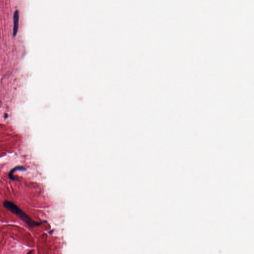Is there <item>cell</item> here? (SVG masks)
Instances as JSON below:
<instances>
[{
  "instance_id": "6da1fadb",
  "label": "cell",
  "mask_w": 254,
  "mask_h": 254,
  "mask_svg": "<svg viewBox=\"0 0 254 254\" xmlns=\"http://www.w3.org/2000/svg\"><path fill=\"white\" fill-rule=\"evenodd\" d=\"M3 206L7 210L19 217L21 220L23 221L29 228H33L41 224V223H37L34 221L26 213H24L22 209L12 202L8 201H5L3 203Z\"/></svg>"
},
{
  "instance_id": "7a4b0ae2",
  "label": "cell",
  "mask_w": 254,
  "mask_h": 254,
  "mask_svg": "<svg viewBox=\"0 0 254 254\" xmlns=\"http://www.w3.org/2000/svg\"><path fill=\"white\" fill-rule=\"evenodd\" d=\"M18 23H19V12L18 10H16L13 15V36H16L17 34L18 29Z\"/></svg>"
},
{
  "instance_id": "3957f363",
  "label": "cell",
  "mask_w": 254,
  "mask_h": 254,
  "mask_svg": "<svg viewBox=\"0 0 254 254\" xmlns=\"http://www.w3.org/2000/svg\"><path fill=\"white\" fill-rule=\"evenodd\" d=\"M26 170V168H24V167H16V168L12 169V170H11V171L10 172V173H9V178H11V179L12 180H17V178H16L15 177L13 176V173L15 172V171H24V170Z\"/></svg>"
},
{
  "instance_id": "277c9868",
  "label": "cell",
  "mask_w": 254,
  "mask_h": 254,
  "mask_svg": "<svg viewBox=\"0 0 254 254\" xmlns=\"http://www.w3.org/2000/svg\"><path fill=\"white\" fill-rule=\"evenodd\" d=\"M32 252H33L32 251H29V252H28V253L27 254H32Z\"/></svg>"
}]
</instances>
